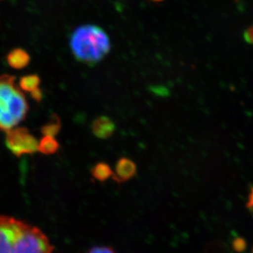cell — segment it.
<instances>
[{
  "label": "cell",
  "instance_id": "cell-1",
  "mask_svg": "<svg viewBox=\"0 0 253 253\" xmlns=\"http://www.w3.org/2000/svg\"><path fill=\"white\" fill-rule=\"evenodd\" d=\"M53 247L41 229L0 215V253H52Z\"/></svg>",
  "mask_w": 253,
  "mask_h": 253
},
{
  "label": "cell",
  "instance_id": "cell-2",
  "mask_svg": "<svg viewBox=\"0 0 253 253\" xmlns=\"http://www.w3.org/2000/svg\"><path fill=\"white\" fill-rule=\"evenodd\" d=\"M111 47L108 34L96 25L77 27L70 38L72 55L78 62L89 67L102 62L110 53Z\"/></svg>",
  "mask_w": 253,
  "mask_h": 253
},
{
  "label": "cell",
  "instance_id": "cell-3",
  "mask_svg": "<svg viewBox=\"0 0 253 253\" xmlns=\"http://www.w3.org/2000/svg\"><path fill=\"white\" fill-rule=\"evenodd\" d=\"M29 111L24 93L16 84V77L0 76V130L7 131L23 122Z\"/></svg>",
  "mask_w": 253,
  "mask_h": 253
},
{
  "label": "cell",
  "instance_id": "cell-4",
  "mask_svg": "<svg viewBox=\"0 0 253 253\" xmlns=\"http://www.w3.org/2000/svg\"><path fill=\"white\" fill-rule=\"evenodd\" d=\"M5 143L17 157L33 154L38 151V140L26 127H14L5 131Z\"/></svg>",
  "mask_w": 253,
  "mask_h": 253
},
{
  "label": "cell",
  "instance_id": "cell-5",
  "mask_svg": "<svg viewBox=\"0 0 253 253\" xmlns=\"http://www.w3.org/2000/svg\"><path fill=\"white\" fill-rule=\"evenodd\" d=\"M91 129L94 136L98 139H108L113 136L116 130V125L110 117L100 116L93 120Z\"/></svg>",
  "mask_w": 253,
  "mask_h": 253
},
{
  "label": "cell",
  "instance_id": "cell-6",
  "mask_svg": "<svg viewBox=\"0 0 253 253\" xmlns=\"http://www.w3.org/2000/svg\"><path fill=\"white\" fill-rule=\"evenodd\" d=\"M137 168L135 163L129 158H122L118 160L113 178L117 183H123L131 179L136 174Z\"/></svg>",
  "mask_w": 253,
  "mask_h": 253
},
{
  "label": "cell",
  "instance_id": "cell-7",
  "mask_svg": "<svg viewBox=\"0 0 253 253\" xmlns=\"http://www.w3.org/2000/svg\"><path fill=\"white\" fill-rule=\"evenodd\" d=\"M6 61L13 69H24L31 62V56L23 48H16L7 53Z\"/></svg>",
  "mask_w": 253,
  "mask_h": 253
},
{
  "label": "cell",
  "instance_id": "cell-8",
  "mask_svg": "<svg viewBox=\"0 0 253 253\" xmlns=\"http://www.w3.org/2000/svg\"><path fill=\"white\" fill-rule=\"evenodd\" d=\"M61 126L62 123L59 117L56 113H53L49 121L42 126L41 131L43 136L55 137L59 133Z\"/></svg>",
  "mask_w": 253,
  "mask_h": 253
},
{
  "label": "cell",
  "instance_id": "cell-9",
  "mask_svg": "<svg viewBox=\"0 0 253 253\" xmlns=\"http://www.w3.org/2000/svg\"><path fill=\"white\" fill-rule=\"evenodd\" d=\"M41 77L38 75L30 74L22 77L19 81V88L22 92L31 93L34 90L40 88L41 84Z\"/></svg>",
  "mask_w": 253,
  "mask_h": 253
},
{
  "label": "cell",
  "instance_id": "cell-10",
  "mask_svg": "<svg viewBox=\"0 0 253 253\" xmlns=\"http://www.w3.org/2000/svg\"><path fill=\"white\" fill-rule=\"evenodd\" d=\"M59 148V143L54 137L43 136L39 142L38 151L45 155L55 153Z\"/></svg>",
  "mask_w": 253,
  "mask_h": 253
},
{
  "label": "cell",
  "instance_id": "cell-11",
  "mask_svg": "<svg viewBox=\"0 0 253 253\" xmlns=\"http://www.w3.org/2000/svg\"><path fill=\"white\" fill-rule=\"evenodd\" d=\"M91 174L97 180L103 182L113 177V171L107 163H99L92 168Z\"/></svg>",
  "mask_w": 253,
  "mask_h": 253
},
{
  "label": "cell",
  "instance_id": "cell-12",
  "mask_svg": "<svg viewBox=\"0 0 253 253\" xmlns=\"http://www.w3.org/2000/svg\"><path fill=\"white\" fill-rule=\"evenodd\" d=\"M233 247H234V249L235 251L241 253V252H244L245 249H246V242L242 238H237L233 242Z\"/></svg>",
  "mask_w": 253,
  "mask_h": 253
},
{
  "label": "cell",
  "instance_id": "cell-13",
  "mask_svg": "<svg viewBox=\"0 0 253 253\" xmlns=\"http://www.w3.org/2000/svg\"><path fill=\"white\" fill-rule=\"evenodd\" d=\"M244 41L247 43L253 45V26L248 27L244 32Z\"/></svg>",
  "mask_w": 253,
  "mask_h": 253
},
{
  "label": "cell",
  "instance_id": "cell-14",
  "mask_svg": "<svg viewBox=\"0 0 253 253\" xmlns=\"http://www.w3.org/2000/svg\"><path fill=\"white\" fill-rule=\"evenodd\" d=\"M88 253H116L113 249L108 247H96L88 251Z\"/></svg>",
  "mask_w": 253,
  "mask_h": 253
},
{
  "label": "cell",
  "instance_id": "cell-15",
  "mask_svg": "<svg viewBox=\"0 0 253 253\" xmlns=\"http://www.w3.org/2000/svg\"><path fill=\"white\" fill-rule=\"evenodd\" d=\"M31 96L34 100H36V102L40 103L42 100V98H43V92H42L41 88H38L36 90H34L33 92H31Z\"/></svg>",
  "mask_w": 253,
  "mask_h": 253
},
{
  "label": "cell",
  "instance_id": "cell-16",
  "mask_svg": "<svg viewBox=\"0 0 253 253\" xmlns=\"http://www.w3.org/2000/svg\"><path fill=\"white\" fill-rule=\"evenodd\" d=\"M247 208L249 209L253 210V187L251 189L250 194H249V198H248V202H247Z\"/></svg>",
  "mask_w": 253,
  "mask_h": 253
},
{
  "label": "cell",
  "instance_id": "cell-17",
  "mask_svg": "<svg viewBox=\"0 0 253 253\" xmlns=\"http://www.w3.org/2000/svg\"><path fill=\"white\" fill-rule=\"evenodd\" d=\"M151 1H153V2H163V0H151Z\"/></svg>",
  "mask_w": 253,
  "mask_h": 253
},
{
  "label": "cell",
  "instance_id": "cell-18",
  "mask_svg": "<svg viewBox=\"0 0 253 253\" xmlns=\"http://www.w3.org/2000/svg\"><path fill=\"white\" fill-rule=\"evenodd\" d=\"M252 253H253V250H252Z\"/></svg>",
  "mask_w": 253,
  "mask_h": 253
},
{
  "label": "cell",
  "instance_id": "cell-19",
  "mask_svg": "<svg viewBox=\"0 0 253 253\" xmlns=\"http://www.w3.org/2000/svg\"><path fill=\"white\" fill-rule=\"evenodd\" d=\"M1 1H2V0H0V2H1Z\"/></svg>",
  "mask_w": 253,
  "mask_h": 253
},
{
  "label": "cell",
  "instance_id": "cell-20",
  "mask_svg": "<svg viewBox=\"0 0 253 253\" xmlns=\"http://www.w3.org/2000/svg\"><path fill=\"white\" fill-rule=\"evenodd\" d=\"M236 1H238V0H236Z\"/></svg>",
  "mask_w": 253,
  "mask_h": 253
}]
</instances>
